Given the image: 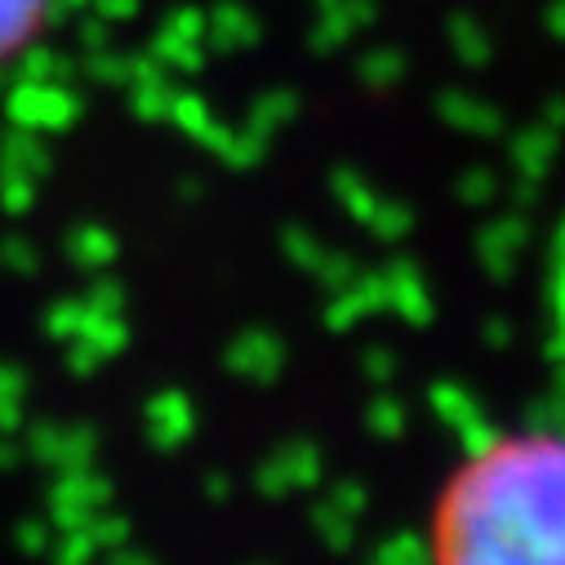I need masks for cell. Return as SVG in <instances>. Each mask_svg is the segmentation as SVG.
<instances>
[{
	"mask_svg": "<svg viewBox=\"0 0 565 565\" xmlns=\"http://www.w3.org/2000/svg\"><path fill=\"white\" fill-rule=\"evenodd\" d=\"M67 6H98V0H67Z\"/></svg>",
	"mask_w": 565,
	"mask_h": 565,
	"instance_id": "44dd1931",
	"label": "cell"
},
{
	"mask_svg": "<svg viewBox=\"0 0 565 565\" xmlns=\"http://www.w3.org/2000/svg\"><path fill=\"white\" fill-rule=\"evenodd\" d=\"M72 258L85 267H103L116 258V241L103 227H81V232H72Z\"/></svg>",
	"mask_w": 565,
	"mask_h": 565,
	"instance_id": "9a60e30c",
	"label": "cell"
},
{
	"mask_svg": "<svg viewBox=\"0 0 565 565\" xmlns=\"http://www.w3.org/2000/svg\"><path fill=\"white\" fill-rule=\"evenodd\" d=\"M6 111L19 129H32V134H54V129H67L81 111L76 94L50 76H23L19 89L6 98Z\"/></svg>",
	"mask_w": 565,
	"mask_h": 565,
	"instance_id": "7a4b0ae2",
	"label": "cell"
},
{
	"mask_svg": "<svg viewBox=\"0 0 565 565\" xmlns=\"http://www.w3.org/2000/svg\"><path fill=\"white\" fill-rule=\"evenodd\" d=\"M201 54H205V10H179V14H170V23L157 36V63L196 72Z\"/></svg>",
	"mask_w": 565,
	"mask_h": 565,
	"instance_id": "5b68a950",
	"label": "cell"
},
{
	"mask_svg": "<svg viewBox=\"0 0 565 565\" xmlns=\"http://www.w3.org/2000/svg\"><path fill=\"white\" fill-rule=\"evenodd\" d=\"M192 437V401L183 392H161L148 401V441L174 450Z\"/></svg>",
	"mask_w": 565,
	"mask_h": 565,
	"instance_id": "9c48e42d",
	"label": "cell"
},
{
	"mask_svg": "<svg viewBox=\"0 0 565 565\" xmlns=\"http://www.w3.org/2000/svg\"><path fill=\"white\" fill-rule=\"evenodd\" d=\"M334 188H339V196H343V205H348V210H352L356 218H365V223H370V214L379 210V196H374V192H370L365 183H356V179H348V174H343V179H334Z\"/></svg>",
	"mask_w": 565,
	"mask_h": 565,
	"instance_id": "e0dca14e",
	"label": "cell"
},
{
	"mask_svg": "<svg viewBox=\"0 0 565 565\" xmlns=\"http://www.w3.org/2000/svg\"><path fill=\"white\" fill-rule=\"evenodd\" d=\"M370 428L379 433V437H396V433H405V409H396V401L392 396H379L374 405H370Z\"/></svg>",
	"mask_w": 565,
	"mask_h": 565,
	"instance_id": "2e32d148",
	"label": "cell"
},
{
	"mask_svg": "<svg viewBox=\"0 0 565 565\" xmlns=\"http://www.w3.org/2000/svg\"><path fill=\"white\" fill-rule=\"evenodd\" d=\"M280 361H286V348L267 330H249L227 348V365L249 383H271L280 374Z\"/></svg>",
	"mask_w": 565,
	"mask_h": 565,
	"instance_id": "8992f818",
	"label": "cell"
},
{
	"mask_svg": "<svg viewBox=\"0 0 565 565\" xmlns=\"http://www.w3.org/2000/svg\"><path fill=\"white\" fill-rule=\"evenodd\" d=\"M401 72H405V63H401L392 50H383V54H374V58L361 63V76L374 81V85H387V81H396Z\"/></svg>",
	"mask_w": 565,
	"mask_h": 565,
	"instance_id": "d6986e66",
	"label": "cell"
},
{
	"mask_svg": "<svg viewBox=\"0 0 565 565\" xmlns=\"http://www.w3.org/2000/svg\"><path fill=\"white\" fill-rule=\"evenodd\" d=\"M258 41V19L241 6H218L205 14V45H223V50H241Z\"/></svg>",
	"mask_w": 565,
	"mask_h": 565,
	"instance_id": "7c38bea8",
	"label": "cell"
},
{
	"mask_svg": "<svg viewBox=\"0 0 565 565\" xmlns=\"http://www.w3.org/2000/svg\"><path fill=\"white\" fill-rule=\"evenodd\" d=\"M433 409H437V418L446 423V428L459 433L468 446H481V441L490 437L486 409L472 401V392H463V387H455V383H441V387L433 392Z\"/></svg>",
	"mask_w": 565,
	"mask_h": 565,
	"instance_id": "52a82bcc",
	"label": "cell"
},
{
	"mask_svg": "<svg viewBox=\"0 0 565 565\" xmlns=\"http://www.w3.org/2000/svg\"><path fill=\"white\" fill-rule=\"evenodd\" d=\"M321 477V459L312 446H286L280 455H271V463L263 468V486L271 499L290 494V490H312Z\"/></svg>",
	"mask_w": 565,
	"mask_h": 565,
	"instance_id": "ba28073f",
	"label": "cell"
},
{
	"mask_svg": "<svg viewBox=\"0 0 565 565\" xmlns=\"http://www.w3.org/2000/svg\"><path fill=\"white\" fill-rule=\"evenodd\" d=\"M441 111H446V120L450 125H459V129H472V134H494L499 129V116L481 103V98H463V94H450L446 103H441Z\"/></svg>",
	"mask_w": 565,
	"mask_h": 565,
	"instance_id": "5bb4252c",
	"label": "cell"
},
{
	"mask_svg": "<svg viewBox=\"0 0 565 565\" xmlns=\"http://www.w3.org/2000/svg\"><path fill=\"white\" fill-rule=\"evenodd\" d=\"M455 41H459V50H463V58H468V63H486V58H490V41H486L481 23L455 19Z\"/></svg>",
	"mask_w": 565,
	"mask_h": 565,
	"instance_id": "ac0fdd59",
	"label": "cell"
},
{
	"mask_svg": "<svg viewBox=\"0 0 565 565\" xmlns=\"http://www.w3.org/2000/svg\"><path fill=\"white\" fill-rule=\"evenodd\" d=\"M41 455V463H58V468H85L89 463V450H94V433L85 428H45L32 446Z\"/></svg>",
	"mask_w": 565,
	"mask_h": 565,
	"instance_id": "8fae6325",
	"label": "cell"
},
{
	"mask_svg": "<svg viewBox=\"0 0 565 565\" xmlns=\"http://www.w3.org/2000/svg\"><path fill=\"white\" fill-rule=\"evenodd\" d=\"M437 561H565V428L486 437L433 503Z\"/></svg>",
	"mask_w": 565,
	"mask_h": 565,
	"instance_id": "6da1fadb",
	"label": "cell"
},
{
	"mask_svg": "<svg viewBox=\"0 0 565 565\" xmlns=\"http://www.w3.org/2000/svg\"><path fill=\"white\" fill-rule=\"evenodd\" d=\"M521 245H525L521 218H503V223L486 227V236H481V258H486V267H490L494 276H508L512 263H516V254H521Z\"/></svg>",
	"mask_w": 565,
	"mask_h": 565,
	"instance_id": "4fadbf2b",
	"label": "cell"
},
{
	"mask_svg": "<svg viewBox=\"0 0 565 565\" xmlns=\"http://www.w3.org/2000/svg\"><path fill=\"white\" fill-rule=\"evenodd\" d=\"M547 23H552L556 36H565V0H556V6L547 10Z\"/></svg>",
	"mask_w": 565,
	"mask_h": 565,
	"instance_id": "ffe728a7",
	"label": "cell"
},
{
	"mask_svg": "<svg viewBox=\"0 0 565 565\" xmlns=\"http://www.w3.org/2000/svg\"><path fill=\"white\" fill-rule=\"evenodd\" d=\"M383 280V308H401V317L405 321H414V326H423L433 317V299H428V286L418 280V271L414 267H392L387 276H379Z\"/></svg>",
	"mask_w": 565,
	"mask_h": 565,
	"instance_id": "30bf717a",
	"label": "cell"
},
{
	"mask_svg": "<svg viewBox=\"0 0 565 565\" xmlns=\"http://www.w3.org/2000/svg\"><path fill=\"white\" fill-rule=\"evenodd\" d=\"M54 0H0V67L36 50V36L50 23Z\"/></svg>",
	"mask_w": 565,
	"mask_h": 565,
	"instance_id": "277c9868",
	"label": "cell"
},
{
	"mask_svg": "<svg viewBox=\"0 0 565 565\" xmlns=\"http://www.w3.org/2000/svg\"><path fill=\"white\" fill-rule=\"evenodd\" d=\"M107 494H111V486H107L103 477H94L89 463H85V468H72V472H63V481L54 486L50 516H54L58 530H76V525H85V521H94V516L103 512Z\"/></svg>",
	"mask_w": 565,
	"mask_h": 565,
	"instance_id": "3957f363",
	"label": "cell"
}]
</instances>
